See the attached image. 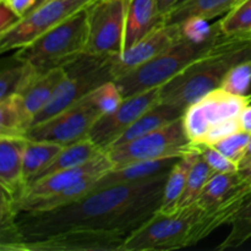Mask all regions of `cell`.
<instances>
[{
  "label": "cell",
  "mask_w": 251,
  "mask_h": 251,
  "mask_svg": "<svg viewBox=\"0 0 251 251\" xmlns=\"http://www.w3.org/2000/svg\"><path fill=\"white\" fill-rule=\"evenodd\" d=\"M168 174L93 190L81 200L53 211L19 213L22 243L70 232L112 233L127 238L161 208Z\"/></svg>",
  "instance_id": "obj_1"
},
{
  "label": "cell",
  "mask_w": 251,
  "mask_h": 251,
  "mask_svg": "<svg viewBox=\"0 0 251 251\" xmlns=\"http://www.w3.org/2000/svg\"><path fill=\"white\" fill-rule=\"evenodd\" d=\"M250 58L249 37L223 36L206 55L162 86L159 102L185 110L210 92L221 88L228 70Z\"/></svg>",
  "instance_id": "obj_2"
},
{
  "label": "cell",
  "mask_w": 251,
  "mask_h": 251,
  "mask_svg": "<svg viewBox=\"0 0 251 251\" xmlns=\"http://www.w3.org/2000/svg\"><path fill=\"white\" fill-rule=\"evenodd\" d=\"M88 41L87 7L17 49L15 60L27 63L38 74L65 68L86 53Z\"/></svg>",
  "instance_id": "obj_3"
},
{
  "label": "cell",
  "mask_w": 251,
  "mask_h": 251,
  "mask_svg": "<svg viewBox=\"0 0 251 251\" xmlns=\"http://www.w3.org/2000/svg\"><path fill=\"white\" fill-rule=\"evenodd\" d=\"M225 34L222 31L205 42H194L181 36L169 48L130 73L115 78L123 97L139 95L152 88L162 87L190 64L206 55Z\"/></svg>",
  "instance_id": "obj_4"
},
{
  "label": "cell",
  "mask_w": 251,
  "mask_h": 251,
  "mask_svg": "<svg viewBox=\"0 0 251 251\" xmlns=\"http://www.w3.org/2000/svg\"><path fill=\"white\" fill-rule=\"evenodd\" d=\"M201 212L196 203L174 212L158 210L126 238L122 251H168L195 245L194 234Z\"/></svg>",
  "instance_id": "obj_5"
},
{
  "label": "cell",
  "mask_w": 251,
  "mask_h": 251,
  "mask_svg": "<svg viewBox=\"0 0 251 251\" xmlns=\"http://www.w3.org/2000/svg\"><path fill=\"white\" fill-rule=\"evenodd\" d=\"M113 59L114 56L83 53L73 63L66 65L65 78L56 87L55 92L43 109L34 115L33 125L50 119L90 95L100 85L114 80Z\"/></svg>",
  "instance_id": "obj_6"
},
{
  "label": "cell",
  "mask_w": 251,
  "mask_h": 251,
  "mask_svg": "<svg viewBox=\"0 0 251 251\" xmlns=\"http://www.w3.org/2000/svg\"><path fill=\"white\" fill-rule=\"evenodd\" d=\"M193 147L186 135L183 117L163 127L149 132L127 144L107 150V154L114 167L152 159L181 157Z\"/></svg>",
  "instance_id": "obj_7"
},
{
  "label": "cell",
  "mask_w": 251,
  "mask_h": 251,
  "mask_svg": "<svg viewBox=\"0 0 251 251\" xmlns=\"http://www.w3.org/2000/svg\"><path fill=\"white\" fill-rule=\"evenodd\" d=\"M127 5L129 0H96L88 5L86 53L117 56L124 51Z\"/></svg>",
  "instance_id": "obj_8"
},
{
  "label": "cell",
  "mask_w": 251,
  "mask_h": 251,
  "mask_svg": "<svg viewBox=\"0 0 251 251\" xmlns=\"http://www.w3.org/2000/svg\"><path fill=\"white\" fill-rule=\"evenodd\" d=\"M93 1L96 0H47L42 2L22 17L16 26L0 34V51L5 53L27 46Z\"/></svg>",
  "instance_id": "obj_9"
},
{
  "label": "cell",
  "mask_w": 251,
  "mask_h": 251,
  "mask_svg": "<svg viewBox=\"0 0 251 251\" xmlns=\"http://www.w3.org/2000/svg\"><path fill=\"white\" fill-rule=\"evenodd\" d=\"M102 115L87 95L50 119L33 125L26 139L68 146L88 137L90 130Z\"/></svg>",
  "instance_id": "obj_10"
},
{
  "label": "cell",
  "mask_w": 251,
  "mask_h": 251,
  "mask_svg": "<svg viewBox=\"0 0 251 251\" xmlns=\"http://www.w3.org/2000/svg\"><path fill=\"white\" fill-rule=\"evenodd\" d=\"M250 103L249 95L237 96L217 88L185 109L183 124L186 135L193 144H202L216 124L232 118H240Z\"/></svg>",
  "instance_id": "obj_11"
},
{
  "label": "cell",
  "mask_w": 251,
  "mask_h": 251,
  "mask_svg": "<svg viewBox=\"0 0 251 251\" xmlns=\"http://www.w3.org/2000/svg\"><path fill=\"white\" fill-rule=\"evenodd\" d=\"M159 100L161 87L124 98L114 112L103 114L95 123L88 132V137L100 150L107 151L127 127L131 126L150 108L156 105Z\"/></svg>",
  "instance_id": "obj_12"
},
{
  "label": "cell",
  "mask_w": 251,
  "mask_h": 251,
  "mask_svg": "<svg viewBox=\"0 0 251 251\" xmlns=\"http://www.w3.org/2000/svg\"><path fill=\"white\" fill-rule=\"evenodd\" d=\"M126 237L112 233L70 232L25 240L20 250L122 251Z\"/></svg>",
  "instance_id": "obj_13"
},
{
  "label": "cell",
  "mask_w": 251,
  "mask_h": 251,
  "mask_svg": "<svg viewBox=\"0 0 251 251\" xmlns=\"http://www.w3.org/2000/svg\"><path fill=\"white\" fill-rule=\"evenodd\" d=\"M181 37L179 25H161L137 41L120 55L113 59V76L115 78L130 73L147 63L172 46Z\"/></svg>",
  "instance_id": "obj_14"
},
{
  "label": "cell",
  "mask_w": 251,
  "mask_h": 251,
  "mask_svg": "<svg viewBox=\"0 0 251 251\" xmlns=\"http://www.w3.org/2000/svg\"><path fill=\"white\" fill-rule=\"evenodd\" d=\"M113 167H114V164L110 161L107 152H103L100 156L87 162L86 164L78 166L76 168L65 169V171L50 174V176H46V178H42L39 180L34 181L31 185L27 186V189L22 194L21 198L22 196L36 198V196H46L50 195V194L59 193V191L64 190V189L75 184L80 179L91 176V174H105Z\"/></svg>",
  "instance_id": "obj_15"
},
{
  "label": "cell",
  "mask_w": 251,
  "mask_h": 251,
  "mask_svg": "<svg viewBox=\"0 0 251 251\" xmlns=\"http://www.w3.org/2000/svg\"><path fill=\"white\" fill-rule=\"evenodd\" d=\"M26 137L0 136V185L17 200L26 190L24 179V153Z\"/></svg>",
  "instance_id": "obj_16"
},
{
  "label": "cell",
  "mask_w": 251,
  "mask_h": 251,
  "mask_svg": "<svg viewBox=\"0 0 251 251\" xmlns=\"http://www.w3.org/2000/svg\"><path fill=\"white\" fill-rule=\"evenodd\" d=\"M179 158L180 157H169V158L152 159V161L134 162L122 167H113L110 171L98 178L95 190L113 185H122V184L140 183L161 176L169 173Z\"/></svg>",
  "instance_id": "obj_17"
},
{
  "label": "cell",
  "mask_w": 251,
  "mask_h": 251,
  "mask_svg": "<svg viewBox=\"0 0 251 251\" xmlns=\"http://www.w3.org/2000/svg\"><path fill=\"white\" fill-rule=\"evenodd\" d=\"M163 24L164 19L159 16L157 11V0H129L125 29V49Z\"/></svg>",
  "instance_id": "obj_18"
},
{
  "label": "cell",
  "mask_w": 251,
  "mask_h": 251,
  "mask_svg": "<svg viewBox=\"0 0 251 251\" xmlns=\"http://www.w3.org/2000/svg\"><path fill=\"white\" fill-rule=\"evenodd\" d=\"M184 112L185 110L176 107V105L158 102L156 105L150 108L146 113H144L131 126L127 127L123 132L122 136L118 137L109 149L127 144V142L132 141L135 139H139V137L144 136V135L149 134L151 131H154V130L159 129V127L166 126V125L171 124V123L180 119L183 117Z\"/></svg>",
  "instance_id": "obj_19"
},
{
  "label": "cell",
  "mask_w": 251,
  "mask_h": 251,
  "mask_svg": "<svg viewBox=\"0 0 251 251\" xmlns=\"http://www.w3.org/2000/svg\"><path fill=\"white\" fill-rule=\"evenodd\" d=\"M242 0H185L164 16L166 25H180L191 17L211 20L228 14Z\"/></svg>",
  "instance_id": "obj_20"
},
{
  "label": "cell",
  "mask_w": 251,
  "mask_h": 251,
  "mask_svg": "<svg viewBox=\"0 0 251 251\" xmlns=\"http://www.w3.org/2000/svg\"><path fill=\"white\" fill-rule=\"evenodd\" d=\"M103 152L105 151L100 150L90 137H86V139L75 142V144L64 146L63 150L59 152L58 156L51 161V163L42 173H39L32 180V183L42 178H46V176H50V174L58 173V172L65 171V169L76 168V167L86 164L87 162L97 158Z\"/></svg>",
  "instance_id": "obj_21"
},
{
  "label": "cell",
  "mask_w": 251,
  "mask_h": 251,
  "mask_svg": "<svg viewBox=\"0 0 251 251\" xmlns=\"http://www.w3.org/2000/svg\"><path fill=\"white\" fill-rule=\"evenodd\" d=\"M65 76V68L53 69L48 73L37 74L26 88L20 93L32 117L34 118L39 110L43 109Z\"/></svg>",
  "instance_id": "obj_22"
},
{
  "label": "cell",
  "mask_w": 251,
  "mask_h": 251,
  "mask_svg": "<svg viewBox=\"0 0 251 251\" xmlns=\"http://www.w3.org/2000/svg\"><path fill=\"white\" fill-rule=\"evenodd\" d=\"M33 125V117L20 95L0 100V136L26 137Z\"/></svg>",
  "instance_id": "obj_23"
},
{
  "label": "cell",
  "mask_w": 251,
  "mask_h": 251,
  "mask_svg": "<svg viewBox=\"0 0 251 251\" xmlns=\"http://www.w3.org/2000/svg\"><path fill=\"white\" fill-rule=\"evenodd\" d=\"M199 157V152L194 147L184 156L179 158V161L174 164L172 171L169 172L167 178L166 185H164L163 199L159 211L162 212H174L176 211V205L185 189L186 181H188L189 174L191 168Z\"/></svg>",
  "instance_id": "obj_24"
},
{
  "label": "cell",
  "mask_w": 251,
  "mask_h": 251,
  "mask_svg": "<svg viewBox=\"0 0 251 251\" xmlns=\"http://www.w3.org/2000/svg\"><path fill=\"white\" fill-rule=\"evenodd\" d=\"M64 146L53 142L28 140L24 153V179L26 186L44 171L63 150ZM27 189V188H26Z\"/></svg>",
  "instance_id": "obj_25"
},
{
  "label": "cell",
  "mask_w": 251,
  "mask_h": 251,
  "mask_svg": "<svg viewBox=\"0 0 251 251\" xmlns=\"http://www.w3.org/2000/svg\"><path fill=\"white\" fill-rule=\"evenodd\" d=\"M239 172L230 173H215L206 183L196 200V205L202 210H208L222 202L243 183Z\"/></svg>",
  "instance_id": "obj_26"
},
{
  "label": "cell",
  "mask_w": 251,
  "mask_h": 251,
  "mask_svg": "<svg viewBox=\"0 0 251 251\" xmlns=\"http://www.w3.org/2000/svg\"><path fill=\"white\" fill-rule=\"evenodd\" d=\"M230 232L217 250L232 249L251 239V193L245 198L230 221Z\"/></svg>",
  "instance_id": "obj_27"
},
{
  "label": "cell",
  "mask_w": 251,
  "mask_h": 251,
  "mask_svg": "<svg viewBox=\"0 0 251 251\" xmlns=\"http://www.w3.org/2000/svg\"><path fill=\"white\" fill-rule=\"evenodd\" d=\"M16 61V65L4 69L0 74V100L11 95H20L38 74L29 64Z\"/></svg>",
  "instance_id": "obj_28"
},
{
  "label": "cell",
  "mask_w": 251,
  "mask_h": 251,
  "mask_svg": "<svg viewBox=\"0 0 251 251\" xmlns=\"http://www.w3.org/2000/svg\"><path fill=\"white\" fill-rule=\"evenodd\" d=\"M213 174H215V172L211 169L207 162L199 153L198 159L194 163L190 174H189L185 189H184L183 194H181L180 199L178 201L176 210H180V208H185L194 205L196 202V200L199 199V196H200L203 186L206 185V183L210 180V178Z\"/></svg>",
  "instance_id": "obj_29"
},
{
  "label": "cell",
  "mask_w": 251,
  "mask_h": 251,
  "mask_svg": "<svg viewBox=\"0 0 251 251\" xmlns=\"http://www.w3.org/2000/svg\"><path fill=\"white\" fill-rule=\"evenodd\" d=\"M218 22L225 36L251 34V0H242Z\"/></svg>",
  "instance_id": "obj_30"
},
{
  "label": "cell",
  "mask_w": 251,
  "mask_h": 251,
  "mask_svg": "<svg viewBox=\"0 0 251 251\" xmlns=\"http://www.w3.org/2000/svg\"><path fill=\"white\" fill-rule=\"evenodd\" d=\"M251 87V60L232 66L226 74L221 88L232 95L248 96Z\"/></svg>",
  "instance_id": "obj_31"
},
{
  "label": "cell",
  "mask_w": 251,
  "mask_h": 251,
  "mask_svg": "<svg viewBox=\"0 0 251 251\" xmlns=\"http://www.w3.org/2000/svg\"><path fill=\"white\" fill-rule=\"evenodd\" d=\"M93 104L102 112V114L112 113L122 104L123 97L120 88L114 80L103 83L88 95Z\"/></svg>",
  "instance_id": "obj_32"
},
{
  "label": "cell",
  "mask_w": 251,
  "mask_h": 251,
  "mask_svg": "<svg viewBox=\"0 0 251 251\" xmlns=\"http://www.w3.org/2000/svg\"><path fill=\"white\" fill-rule=\"evenodd\" d=\"M250 137L251 134H249V132L244 131V130H239V131L228 135V136L223 137L220 141L215 142L212 146L216 147L220 152H222L227 158H229L230 161L239 166L240 161L243 159L245 151H247L248 145H249Z\"/></svg>",
  "instance_id": "obj_33"
},
{
  "label": "cell",
  "mask_w": 251,
  "mask_h": 251,
  "mask_svg": "<svg viewBox=\"0 0 251 251\" xmlns=\"http://www.w3.org/2000/svg\"><path fill=\"white\" fill-rule=\"evenodd\" d=\"M181 36L194 42H205L215 36L221 29L220 22L210 25L208 20L201 17H191L179 25Z\"/></svg>",
  "instance_id": "obj_34"
},
{
  "label": "cell",
  "mask_w": 251,
  "mask_h": 251,
  "mask_svg": "<svg viewBox=\"0 0 251 251\" xmlns=\"http://www.w3.org/2000/svg\"><path fill=\"white\" fill-rule=\"evenodd\" d=\"M193 147L207 162V164L215 173H230V172H237L239 169L238 164L227 158L222 152L218 151L212 145L203 142V144H193Z\"/></svg>",
  "instance_id": "obj_35"
},
{
  "label": "cell",
  "mask_w": 251,
  "mask_h": 251,
  "mask_svg": "<svg viewBox=\"0 0 251 251\" xmlns=\"http://www.w3.org/2000/svg\"><path fill=\"white\" fill-rule=\"evenodd\" d=\"M239 130H242L239 118H232V119L223 120V122L216 124L215 126L208 131L207 137H206L205 140V144L213 145L215 142L222 140L223 137L234 134V132L239 131Z\"/></svg>",
  "instance_id": "obj_36"
},
{
  "label": "cell",
  "mask_w": 251,
  "mask_h": 251,
  "mask_svg": "<svg viewBox=\"0 0 251 251\" xmlns=\"http://www.w3.org/2000/svg\"><path fill=\"white\" fill-rule=\"evenodd\" d=\"M21 19L22 17L17 15L9 5L5 4L4 1H0V34L16 26Z\"/></svg>",
  "instance_id": "obj_37"
},
{
  "label": "cell",
  "mask_w": 251,
  "mask_h": 251,
  "mask_svg": "<svg viewBox=\"0 0 251 251\" xmlns=\"http://www.w3.org/2000/svg\"><path fill=\"white\" fill-rule=\"evenodd\" d=\"M0 1H4L17 15H20L21 17H25L39 4L41 0H0Z\"/></svg>",
  "instance_id": "obj_38"
},
{
  "label": "cell",
  "mask_w": 251,
  "mask_h": 251,
  "mask_svg": "<svg viewBox=\"0 0 251 251\" xmlns=\"http://www.w3.org/2000/svg\"><path fill=\"white\" fill-rule=\"evenodd\" d=\"M240 122V127L244 131L249 132L251 134V103L248 107H245V109L243 110L242 114H240L239 118Z\"/></svg>",
  "instance_id": "obj_39"
},
{
  "label": "cell",
  "mask_w": 251,
  "mask_h": 251,
  "mask_svg": "<svg viewBox=\"0 0 251 251\" xmlns=\"http://www.w3.org/2000/svg\"><path fill=\"white\" fill-rule=\"evenodd\" d=\"M179 0H157V11L161 17L166 16L172 9L176 5Z\"/></svg>",
  "instance_id": "obj_40"
},
{
  "label": "cell",
  "mask_w": 251,
  "mask_h": 251,
  "mask_svg": "<svg viewBox=\"0 0 251 251\" xmlns=\"http://www.w3.org/2000/svg\"><path fill=\"white\" fill-rule=\"evenodd\" d=\"M251 164V137H250V141H249V145H248L247 147V151H245V154L244 157H243V159L240 161L239 163V169L240 168H245V167L250 166Z\"/></svg>",
  "instance_id": "obj_41"
},
{
  "label": "cell",
  "mask_w": 251,
  "mask_h": 251,
  "mask_svg": "<svg viewBox=\"0 0 251 251\" xmlns=\"http://www.w3.org/2000/svg\"><path fill=\"white\" fill-rule=\"evenodd\" d=\"M238 172H239V174H240V176H242L243 180H244L245 183L250 184L251 185V164L250 166L245 167V168L238 169Z\"/></svg>",
  "instance_id": "obj_42"
},
{
  "label": "cell",
  "mask_w": 251,
  "mask_h": 251,
  "mask_svg": "<svg viewBox=\"0 0 251 251\" xmlns=\"http://www.w3.org/2000/svg\"><path fill=\"white\" fill-rule=\"evenodd\" d=\"M183 1H185V0H179V1L176 2V5H178V4H180V2H183Z\"/></svg>",
  "instance_id": "obj_43"
},
{
  "label": "cell",
  "mask_w": 251,
  "mask_h": 251,
  "mask_svg": "<svg viewBox=\"0 0 251 251\" xmlns=\"http://www.w3.org/2000/svg\"><path fill=\"white\" fill-rule=\"evenodd\" d=\"M44 1H47V0H41V1H39V4H42V2H44ZM39 4H38V5H39ZM38 5H37V6H38ZM37 6H36V7H37Z\"/></svg>",
  "instance_id": "obj_44"
},
{
  "label": "cell",
  "mask_w": 251,
  "mask_h": 251,
  "mask_svg": "<svg viewBox=\"0 0 251 251\" xmlns=\"http://www.w3.org/2000/svg\"><path fill=\"white\" fill-rule=\"evenodd\" d=\"M249 39H250V47H251V36H249ZM251 60V59H250Z\"/></svg>",
  "instance_id": "obj_45"
},
{
  "label": "cell",
  "mask_w": 251,
  "mask_h": 251,
  "mask_svg": "<svg viewBox=\"0 0 251 251\" xmlns=\"http://www.w3.org/2000/svg\"><path fill=\"white\" fill-rule=\"evenodd\" d=\"M248 36H251V34H248Z\"/></svg>",
  "instance_id": "obj_46"
}]
</instances>
